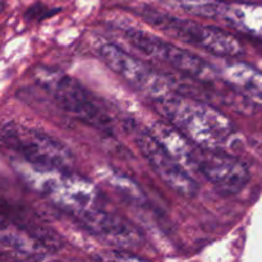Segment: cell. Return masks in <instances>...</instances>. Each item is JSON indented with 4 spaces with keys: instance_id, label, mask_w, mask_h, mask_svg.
<instances>
[{
    "instance_id": "1",
    "label": "cell",
    "mask_w": 262,
    "mask_h": 262,
    "mask_svg": "<svg viewBox=\"0 0 262 262\" xmlns=\"http://www.w3.org/2000/svg\"><path fill=\"white\" fill-rule=\"evenodd\" d=\"M12 165L30 188L73 217L82 228L105 209L96 186L72 170L42 168L19 158Z\"/></svg>"
},
{
    "instance_id": "2",
    "label": "cell",
    "mask_w": 262,
    "mask_h": 262,
    "mask_svg": "<svg viewBox=\"0 0 262 262\" xmlns=\"http://www.w3.org/2000/svg\"><path fill=\"white\" fill-rule=\"evenodd\" d=\"M154 104L173 127L201 147L224 150L234 136L233 123L209 102L177 92Z\"/></svg>"
},
{
    "instance_id": "3",
    "label": "cell",
    "mask_w": 262,
    "mask_h": 262,
    "mask_svg": "<svg viewBox=\"0 0 262 262\" xmlns=\"http://www.w3.org/2000/svg\"><path fill=\"white\" fill-rule=\"evenodd\" d=\"M32 78L72 118L101 132L113 130L112 118L76 78L45 66L36 67Z\"/></svg>"
},
{
    "instance_id": "4",
    "label": "cell",
    "mask_w": 262,
    "mask_h": 262,
    "mask_svg": "<svg viewBox=\"0 0 262 262\" xmlns=\"http://www.w3.org/2000/svg\"><path fill=\"white\" fill-rule=\"evenodd\" d=\"M142 17L146 22L163 32L217 56L235 58L243 54V46L235 36L222 28L202 25L191 19L176 17L152 8H143Z\"/></svg>"
},
{
    "instance_id": "5",
    "label": "cell",
    "mask_w": 262,
    "mask_h": 262,
    "mask_svg": "<svg viewBox=\"0 0 262 262\" xmlns=\"http://www.w3.org/2000/svg\"><path fill=\"white\" fill-rule=\"evenodd\" d=\"M3 146L18 158L42 168L72 170L74 156L72 151L43 130L8 122L2 127Z\"/></svg>"
},
{
    "instance_id": "6",
    "label": "cell",
    "mask_w": 262,
    "mask_h": 262,
    "mask_svg": "<svg viewBox=\"0 0 262 262\" xmlns=\"http://www.w3.org/2000/svg\"><path fill=\"white\" fill-rule=\"evenodd\" d=\"M181 163L184 168L196 169L223 194H237L247 186L250 170L243 161L224 150H210L189 142Z\"/></svg>"
},
{
    "instance_id": "7",
    "label": "cell",
    "mask_w": 262,
    "mask_h": 262,
    "mask_svg": "<svg viewBox=\"0 0 262 262\" xmlns=\"http://www.w3.org/2000/svg\"><path fill=\"white\" fill-rule=\"evenodd\" d=\"M125 38L138 51L150 58L168 64L176 71L186 74L201 83L217 84L219 77L216 71L207 61L202 60L196 54L186 49H181L147 31L128 27L123 30Z\"/></svg>"
},
{
    "instance_id": "8",
    "label": "cell",
    "mask_w": 262,
    "mask_h": 262,
    "mask_svg": "<svg viewBox=\"0 0 262 262\" xmlns=\"http://www.w3.org/2000/svg\"><path fill=\"white\" fill-rule=\"evenodd\" d=\"M97 53L100 59L112 71L124 78L130 86L147 95L154 101L166 99L178 92V90L174 89L173 82L165 78L164 74L114 43H101L97 48Z\"/></svg>"
},
{
    "instance_id": "9",
    "label": "cell",
    "mask_w": 262,
    "mask_h": 262,
    "mask_svg": "<svg viewBox=\"0 0 262 262\" xmlns=\"http://www.w3.org/2000/svg\"><path fill=\"white\" fill-rule=\"evenodd\" d=\"M133 141L159 178L181 196L192 199L199 193L200 186L186 168L171 155L151 129L130 124Z\"/></svg>"
},
{
    "instance_id": "10",
    "label": "cell",
    "mask_w": 262,
    "mask_h": 262,
    "mask_svg": "<svg viewBox=\"0 0 262 262\" xmlns=\"http://www.w3.org/2000/svg\"><path fill=\"white\" fill-rule=\"evenodd\" d=\"M3 222L14 225L15 228L25 232L35 241H37L49 252H56L63 247V239L55 230L49 228L43 223L38 222L32 215L26 214L20 209L7 206V202L3 201Z\"/></svg>"
},
{
    "instance_id": "11",
    "label": "cell",
    "mask_w": 262,
    "mask_h": 262,
    "mask_svg": "<svg viewBox=\"0 0 262 262\" xmlns=\"http://www.w3.org/2000/svg\"><path fill=\"white\" fill-rule=\"evenodd\" d=\"M219 19L251 37L262 40V4L252 2H223Z\"/></svg>"
},
{
    "instance_id": "12",
    "label": "cell",
    "mask_w": 262,
    "mask_h": 262,
    "mask_svg": "<svg viewBox=\"0 0 262 262\" xmlns=\"http://www.w3.org/2000/svg\"><path fill=\"white\" fill-rule=\"evenodd\" d=\"M225 82L246 99L262 106V73L243 63L230 64L224 71Z\"/></svg>"
},
{
    "instance_id": "13",
    "label": "cell",
    "mask_w": 262,
    "mask_h": 262,
    "mask_svg": "<svg viewBox=\"0 0 262 262\" xmlns=\"http://www.w3.org/2000/svg\"><path fill=\"white\" fill-rule=\"evenodd\" d=\"M2 243L13 253L30 260H43L50 253L37 241L7 222H3L2 225Z\"/></svg>"
},
{
    "instance_id": "14",
    "label": "cell",
    "mask_w": 262,
    "mask_h": 262,
    "mask_svg": "<svg viewBox=\"0 0 262 262\" xmlns=\"http://www.w3.org/2000/svg\"><path fill=\"white\" fill-rule=\"evenodd\" d=\"M187 13L205 18H219L223 0H163Z\"/></svg>"
},
{
    "instance_id": "15",
    "label": "cell",
    "mask_w": 262,
    "mask_h": 262,
    "mask_svg": "<svg viewBox=\"0 0 262 262\" xmlns=\"http://www.w3.org/2000/svg\"><path fill=\"white\" fill-rule=\"evenodd\" d=\"M110 184L114 187L115 189H118L119 193H122L123 196L129 199L130 201L135 202L136 205H140L143 206L146 204V196L142 192V189L137 186L133 181H130L129 178H127L125 176H120V174H112L110 177Z\"/></svg>"
},
{
    "instance_id": "16",
    "label": "cell",
    "mask_w": 262,
    "mask_h": 262,
    "mask_svg": "<svg viewBox=\"0 0 262 262\" xmlns=\"http://www.w3.org/2000/svg\"><path fill=\"white\" fill-rule=\"evenodd\" d=\"M55 12H58V9L53 10L46 7V5L37 3V4H33L32 7L28 8L27 13H26V17L30 18V19H43V18H48L50 15H53Z\"/></svg>"
},
{
    "instance_id": "17",
    "label": "cell",
    "mask_w": 262,
    "mask_h": 262,
    "mask_svg": "<svg viewBox=\"0 0 262 262\" xmlns=\"http://www.w3.org/2000/svg\"><path fill=\"white\" fill-rule=\"evenodd\" d=\"M99 260H118V261H124V260H142L141 256L133 255L129 252H122V251H112V252H107V255H101L100 257H97Z\"/></svg>"
}]
</instances>
